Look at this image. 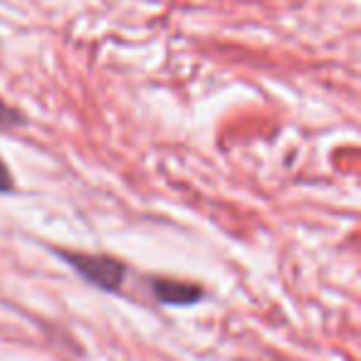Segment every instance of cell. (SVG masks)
I'll return each mask as SVG.
<instances>
[{
  "label": "cell",
  "instance_id": "cell-1",
  "mask_svg": "<svg viewBox=\"0 0 361 361\" xmlns=\"http://www.w3.org/2000/svg\"><path fill=\"white\" fill-rule=\"evenodd\" d=\"M55 255L65 265H70L85 282H90L92 287H97L102 292H109V295L119 292L126 280V265L121 260H116V257L72 250H55Z\"/></svg>",
  "mask_w": 361,
  "mask_h": 361
},
{
  "label": "cell",
  "instance_id": "cell-2",
  "mask_svg": "<svg viewBox=\"0 0 361 361\" xmlns=\"http://www.w3.org/2000/svg\"><path fill=\"white\" fill-rule=\"evenodd\" d=\"M151 292L166 307H193L206 297L203 287L193 285V282L171 280V277H156L151 282Z\"/></svg>",
  "mask_w": 361,
  "mask_h": 361
},
{
  "label": "cell",
  "instance_id": "cell-3",
  "mask_svg": "<svg viewBox=\"0 0 361 361\" xmlns=\"http://www.w3.org/2000/svg\"><path fill=\"white\" fill-rule=\"evenodd\" d=\"M23 121H25V116L16 106H11L6 99H0V129H16Z\"/></svg>",
  "mask_w": 361,
  "mask_h": 361
},
{
  "label": "cell",
  "instance_id": "cell-4",
  "mask_svg": "<svg viewBox=\"0 0 361 361\" xmlns=\"http://www.w3.org/2000/svg\"><path fill=\"white\" fill-rule=\"evenodd\" d=\"M16 188V180H13V173L8 169V164L0 159V193H11Z\"/></svg>",
  "mask_w": 361,
  "mask_h": 361
}]
</instances>
